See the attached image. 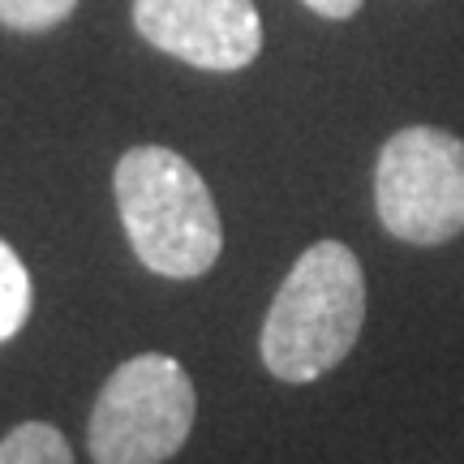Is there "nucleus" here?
Returning <instances> with one entry per match:
<instances>
[{"label":"nucleus","mask_w":464,"mask_h":464,"mask_svg":"<svg viewBox=\"0 0 464 464\" xmlns=\"http://www.w3.org/2000/svg\"><path fill=\"white\" fill-rule=\"evenodd\" d=\"M133 26L150 48L211 73H237L263 52L254 0H133Z\"/></svg>","instance_id":"5"},{"label":"nucleus","mask_w":464,"mask_h":464,"mask_svg":"<svg viewBox=\"0 0 464 464\" xmlns=\"http://www.w3.org/2000/svg\"><path fill=\"white\" fill-rule=\"evenodd\" d=\"M198 396L181 362L142 353L116 365L91 409L86 448L95 464H164L194 430Z\"/></svg>","instance_id":"3"},{"label":"nucleus","mask_w":464,"mask_h":464,"mask_svg":"<svg viewBox=\"0 0 464 464\" xmlns=\"http://www.w3.org/2000/svg\"><path fill=\"white\" fill-rule=\"evenodd\" d=\"M0 464H73V451L56 426L22 421L0 439Z\"/></svg>","instance_id":"6"},{"label":"nucleus","mask_w":464,"mask_h":464,"mask_svg":"<svg viewBox=\"0 0 464 464\" xmlns=\"http://www.w3.org/2000/svg\"><path fill=\"white\" fill-rule=\"evenodd\" d=\"M116 211L138 263L168 280H198L219 263L224 224L198 168L168 147H133L112 172Z\"/></svg>","instance_id":"1"},{"label":"nucleus","mask_w":464,"mask_h":464,"mask_svg":"<svg viewBox=\"0 0 464 464\" xmlns=\"http://www.w3.org/2000/svg\"><path fill=\"white\" fill-rule=\"evenodd\" d=\"M365 323V276L344 241H318L284 276L263 318V365L280 382H314L344 362Z\"/></svg>","instance_id":"2"},{"label":"nucleus","mask_w":464,"mask_h":464,"mask_svg":"<svg viewBox=\"0 0 464 464\" xmlns=\"http://www.w3.org/2000/svg\"><path fill=\"white\" fill-rule=\"evenodd\" d=\"M365 0H305V9H314L318 17H332V22H344L362 9Z\"/></svg>","instance_id":"9"},{"label":"nucleus","mask_w":464,"mask_h":464,"mask_svg":"<svg viewBox=\"0 0 464 464\" xmlns=\"http://www.w3.org/2000/svg\"><path fill=\"white\" fill-rule=\"evenodd\" d=\"M31 318V271L22 266L14 246L0 241V344L22 332Z\"/></svg>","instance_id":"7"},{"label":"nucleus","mask_w":464,"mask_h":464,"mask_svg":"<svg viewBox=\"0 0 464 464\" xmlns=\"http://www.w3.org/2000/svg\"><path fill=\"white\" fill-rule=\"evenodd\" d=\"M78 0H0V26L22 34H44L73 17Z\"/></svg>","instance_id":"8"},{"label":"nucleus","mask_w":464,"mask_h":464,"mask_svg":"<svg viewBox=\"0 0 464 464\" xmlns=\"http://www.w3.org/2000/svg\"><path fill=\"white\" fill-rule=\"evenodd\" d=\"M379 224L409 246H443L464 232V142L434 125L392 133L374 168Z\"/></svg>","instance_id":"4"}]
</instances>
